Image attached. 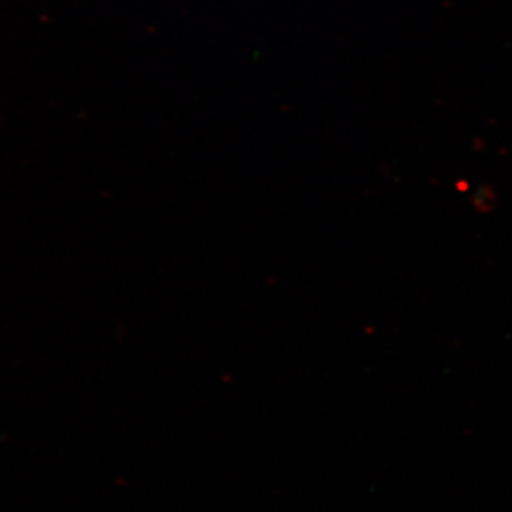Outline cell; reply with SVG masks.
I'll return each instance as SVG.
<instances>
[]
</instances>
